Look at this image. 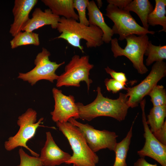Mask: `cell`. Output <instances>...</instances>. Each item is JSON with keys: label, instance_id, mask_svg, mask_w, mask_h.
Segmentation results:
<instances>
[{"label": "cell", "instance_id": "12", "mask_svg": "<svg viewBox=\"0 0 166 166\" xmlns=\"http://www.w3.org/2000/svg\"><path fill=\"white\" fill-rule=\"evenodd\" d=\"M55 101L53 111L50 113L55 122H66L71 118H79L78 109L74 97L66 96L61 90L54 88L52 89Z\"/></svg>", "mask_w": 166, "mask_h": 166}, {"label": "cell", "instance_id": "23", "mask_svg": "<svg viewBox=\"0 0 166 166\" xmlns=\"http://www.w3.org/2000/svg\"><path fill=\"white\" fill-rule=\"evenodd\" d=\"M144 55L147 56L146 62L147 66L154 62L163 61L166 59V45H155L149 41Z\"/></svg>", "mask_w": 166, "mask_h": 166}, {"label": "cell", "instance_id": "30", "mask_svg": "<svg viewBox=\"0 0 166 166\" xmlns=\"http://www.w3.org/2000/svg\"><path fill=\"white\" fill-rule=\"evenodd\" d=\"M132 0H107V2L116 6L119 9L123 10Z\"/></svg>", "mask_w": 166, "mask_h": 166}, {"label": "cell", "instance_id": "14", "mask_svg": "<svg viewBox=\"0 0 166 166\" xmlns=\"http://www.w3.org/2000/svg\"><path fill=\"white\" fill-rule=\"evenodd\" d=\"M38 2L37 0H15L12 9L14 21L9 31L13 37L22 31L30 18L29 14Z\"/></svg>", "mask_w": 166, "mask_h": 166}, {"label": "cell", "instance_id": "10", "mask_svg": "<svg viewBox=\"0 0 166 166\" xmlns=\"http://www.w3.org/2000/svg\"><path fill=\"white\" fill-rule=\"evenodd\" d=\"M68 121L80 129L89 147L94 152L105 148L114 151L118 136L115 132L96 129L89 124L82 123L73 118H70Z\"/></svg>", "mask_w": 166, "mask_h": 166}, {"label": "cell", "instance_id": "32", "mask_svg": "<svg viewBox=\"0 0 166 166\" xmlns=\"http://www.w3.org/2000/svg\"><path fill=\"white\" fill-rule=\"evenodd\" d=\"M97 6L98 8L99 9L100 8H101L102 6L103 3L102 2L101 0H97Z\"/></svg>", "mask_w": 166, "mask_h": 166}, {"label": "cell", "instance_id": "2", "mask_svg": "<svg viewBox=\"0 0 166 166\" xmlns=\"http://www.w3.org/2000/svg\"><path fill=\"white\" fill-rule=\"evenodd\" d=\"M57 29L61 34L54 39H63L73 46L79 48L84 53L83 47L80 41H86L88 48L100 46L103 44L102 40L103 33L97 26L81 24L73 19L60 18Z\"/></svg>", "mask_w": 166, "mask_h": 166}, {"label": "cell", "instance_id": "22", "mask_svg": "<svg viewBox=\"0 0 166 166\" xmlns=\"http://www.w3.org/2000/svg\"><path fill=\"white\" fill-rule=\"evenodd\" d=\"M10 43L12 49L29 45L38 46L40 44L39 34L33 32L21 31L14 37Z\"/></svg>", "mask_w": 166, "mask_h": 166}, {"label": "cell", "instance_id": "25", "mask_svg": "<svg viewBox=\"0 0 166 166\" xmlns=\"http://www.w3.org/2000/svg\"><path fill=\"white\" fill-rule=\"evenodd\" d=\"M89 2L88 0H73L74 8L78 13L79 22L86 26L89 25L86 15V9Z\"/></svg>", "mask_w": 166, "mask_h": 166}, {"label": "cell", "instance_id": "17", "mask_svg": "<svg viewBox=\"0 0 166 166\" xmlns=\"http://www.w3.org/2000/svg\"><path fill=\"white\" fill-rule=\"evenodd\" d=\"M42 2L56 15L79 20L78 15L74 10L73 0H42Z\"/></svg>", "mask_w": 166, "mask_h": 166}, {"label": "cell", "instance_id": "4", "mask_svg": "<svg viewBox=\"0 0 166 166\" xmlns=\"http://www.w3.org/2000/svg\"><path fill=\"white\" fill-rule=\"evenodd\" d=\"M127 45L124 49L119 45L116 38L111 41V49L115 58L124 56L132 62L133 66L140 74L146 73L148 69L144 63V56L149 38L147 34L139 36L132 34L127 37Z\"/></svg>", "mask_w": 166, "mask_h": 166}, {"label": "cell", "instance_id": "33", "mask_svg": "<svg viewBox=\"0 0 166 166\" xmlns=\"http://www.w3.org/2000/svg\"><path fill=\"white\" fill-rule=\"evenodd\" d=\"M73 166H76V165H75V164H73Z\"/></svg>", "mask_w": 166, "mask_h": 166}, {"label": "cell", "instance_id": "1", "mask_svg": "<svg viewBox=\"0 0 166 166\" xmlns=\"http://www.w3.org/2000/svg\"><path fill=\"white\" fill-rule=\"evenodd\" d=\"M96 91L97 97L91 103L84 105L81 103H76L79 118L90 121L97 117L106 116L119 121L124 120L129 108L126 94L120 93L118 98L113 99L104 97L100 87H97Z\"/></svg>", "mask_w": 166, "mask_h": 166}, {"label": "cell", "instance_id": "7", "mask_svg": "<svg viewBox=\"0 0 166 166\" xmlns=\"http://www.w3.org/2000/svg\"><path fill=\"white\" fill-rule=\"evenodd\" d=\"M105 15L114 23L112 28L113 34L119 35V40L122 41L131 35L138 36L147 34H154L155 32L140 26L132 16L129 12L121 10L108 4L105 9Z\"/></svg>", "mask_w": 166, "mask_h": 166}, {"label": "cell", "instance_id": "20", "mask_svg": "<svg viewBox=\"0 0 166 166\" xmlns=\"http://www.w3.org/2000/svg\"><path fill=\"white\" fill-rule=\"evenodd\" d=\"M134 121L126 136L120 142L117 143L114 151L115 160L113 166H127L126 159L132 136Z\"/></svg>", "mask_w": 166, "mask_h": 166}, {"label": "cell", "instance_id": "19", "mask_svg": "<svg viewBox=\"0 0 166 166\" xmlns=\"http://www.w3.org/2000/svg\"><path fill=\"white\" fill-rule=\"evenodd\" d=\"M155 6L148 15L147 23L149 25L155 26H161L163 29L159 32H166V0H155Z\"/></svg>", "mask_w": 166, "mask_h": 166}, {"label": "cell", "instance_id": "3", "mask_svg": "<svg viewBox=\"0 0 166 166\" xmlns=\"http://www.w3.org/2000/svg\"><path fill=\"white\" fill-rule=\"evenodd\" d=\"M57 127L68 140L73 154L65 163L77 166H96L99 158L89 147L83 135L76 126L68 121L57 122Z\"/></svg>", "mask_w": 166, "mask_h": 166}, {"label": "cell", "instance_id": "18", "mask_svg": "<svg viewBox=\"0 0 166 166\" xmlns=\"http://www.w3.org/2000/svg\"><path fill=\"white\" fill-rule=\"evenodd\" d=\"M123 10L135 13L140 18L143 27L148 30L149 25L147 23L148 17L153 10V6L149 0L132 1Z\"/></svg>", "mask_w": 166, "mask_h": 166}, {"label": "cell", "instance_id": "26", "mask_svg": "<svg viewBox=\"0 0 166 166\" xmlns=\"http://www.w3.org/2000/svg\"><path fill=\"white\" fill-rule=\"evenodd\" d=\"M20 162L18 166H42L40 157L31 156L26 153L22 148L18 151Z\"/></svg>", "mask_w": 166, "mask_h": 166}, {"label": "cell", "instance_id": "9", "mask_svg": "<svg viewBox=\"0 0 166 166\" xmlns=\"http://www.w3.org/2000/svg\"><path fill=\"white\" fill-rule=\"evenodd\" d=\"M166 75V64L163 61L155 62L148 75L141 82L132 87L127 88V105L132 108L137 106L144 98Z\"/></svg>", "mask_w": 166, "mask_h": 166}, {"label": "cell", "instance_id": "31", "mask_svg": "<svg viewBox=\"0 0 166 166\" xmlns=\"http://www.w3.org/2000/svg\"><path fill=\"white\" fill-rule=\"evenodd\" d=\"M134 166H157L156 164H152L148 163L144 157H141L135 162Z\"/></svg>", "mask_w": 166, "mask_h": 166}, {"label": "cell", "instance_id": "6", "mask_svg": "<svg viewBox=\"0 0 166 166\" xmlns=\"http://www.w3.org/2000/svg\"><path fill=\"white\" fill-rule=\"evenodd\" d=\"M37 117L36 112L29 108L18 117L17 123L20 127L19 130L14 136L10 137L5 142L4 147L6 150L10 151L19 146L23 147L34 156L39 157V154L31 150L26 145L27 142L34 136L43 120V118H41L36 122Z\"/></svg>", "mask_w": 166, "mask_h": 166}, {"label": "cell", "instance_id": "15", "mask_svg": "<svg viewBox=\"0 0 166 166\" xmlns=\"http://www.w3.org/2000/svg\"><path fill=\"white\" fill-rule=\"evenodd\" d=\"M60 17L52 12L48 8L42 11L40 8H36L22 31L33 32L47 25H50L53 29H57Z\"/></svg>", "mask_w": 166, "mask_h": 166}, {"label": "cell", "instance_id": "24", "mask_svg": "<svg viewBox=\"0 0 166 166\" xmlns=\"http://www.w3.org/2000/svg\"><path fill=\"white\" fill-rule=\"evenodd\" d=\"M153 106L166 105V92L162 85H156L148 94Z\"/></svg>", "mask_w": 166, "mask_h": 166}, {"label": "cell", "instance_id": "28", "mask_svg": "<svg viewBox=\"0 0 166 166\" xmlns=\"http://www.w3.org/2000/svg\"><path fill=\"white\" fill-rule=\"evenodd\" d=\"M106 73L109 74L113 79L123 83L126 84L127 79L124 73L117 72L107 66L105 68Z\"/></svg>", "mask_w": 166, "mask_h": 166}, {"label": "cell", "instance_id": "8", "mask_svg": "<svg viewBox=\"0 0 166 166\" xmlns=\"http://www.w3.org/2000/svg\"><path fill=\"white\" fill-rule=\"evenodd\" d=\"M50 55V53L47 49L42 48V51L37 54L34 60L35 66L27 73H19L18 78L28 81L32 85L42 80L53 83L58 77L55 73L56 70L65 62L57 64L52 61L49 59Z\"/></svg>", "mask_w": 166, "mask_h": 166}, {"label": "cell", "instance_id": "11", "mask_svg": "<svg viewBox=\"0 0 166 166\" xmlns=\"http://www.w3.org/2000/svg\"><path fill=\"white\" fill-rule=\"evenodd\" d=\"M145 99L140 103L142 111L144 136L145 141L143 148L137 153L140 157H149L156 161L162 166H166V145L161 143L155 137L147 123L145 110Z\"/></svg>", "mask_w": 166, "mask_h": 166}, {"label": "cell", "instance_id": "27", "mask_svg": "<svg viewBox=\"0 0 166 166\" xmlns=\"http://www.w3.org/2000/svg\"><path fill=\"white\" fill-rule=\"evenodd\" d=\"M105 83L107 90L112 91L113 93H117L122 89L126 90L127 88L125 87L126 84L118 81L113 78H106L105 80Z\"/></svg>", "mask_w": 166, "mask_h": 166}, {"label": "cell", "instance_id": "21", "mask_svg": "<svg viewBox=\"0 0 166 166\" xmlns=\"http://www.w3.org/2000/svg\"><path fill=\"white\" fill-rule=\"evenodd\" d=\"M166 116V105L153 106L150 109L146 120L147 123L149 125L152 133L160 129L165 121Z\"/></svg>", "mask_w": 166, "mask_h": 166}, {"label": "cell", "instance_id": "5", "mask_svg": "<svg viewBox=\"0 0 166 166\" xmlns=\"http://www.w3.org/2000/svg\"><path fill=\"white\" fill-rule=\"evenodd\" d=\"M89 59L88 55L81 57L78 55H74L65 66V72L58 76L56 86L79 87L80 82L84 81L89 91L93 82L92 80L89 78V71L94 67L93 65L89 63Z\"/></svg>", "mask_w": 166, "mask_h": 166}, {"label": "cell", "instance_id": "16", "mask_svg": "<svg viewBox=\"0 0 166 166\" xmlns=\"http://www.w3.org/2000/svg\"><path fill=\"white\" fill-rule=\"evenodd\" d=\"M88 21L89 25L96 26L102 31V40L106 43H109L114 34L112 28L105 23L103 14L97 6L94 0L89 1L87 8Z\"/></svg>", "mask_w": 166, "mask_h": 166}, {"label": "cell", "instance_id": "13", "mask_svg": "<svg viewBox=\"0 0 166 166\" xmlns=\"http://www.w3.org/2000/svg\"><path fill=\"white\" fill-rule=\"evenodd\" d=\"M46 140L39 157L43 166H56L65 163L71 155L58 146L50 132H46Z\"/></svg>", "mask_w": 166, "mask_h": 166}, {"label": "cell", "instance_id": "29", "mask_svg": "<svg viewBox=\"0 0 166 166\" xmlns=\"http://www.w3.org/2000/svg\"><path fill=\"white\" fill-rule=\"evenodd\" d=\"M152 133L159 141L166 145V121L160 129Z\"/></svg>", "mask_w": 166, "mask_h": 166}]
</instances>
